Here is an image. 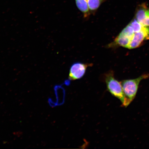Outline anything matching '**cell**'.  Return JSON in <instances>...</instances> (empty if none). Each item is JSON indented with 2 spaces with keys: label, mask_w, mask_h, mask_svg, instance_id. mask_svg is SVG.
Instances as JSON below:
<instances>
[{
  "label": "cell",
  "mask_w": 149,
  "mask_h": 149,
  "mask_svg": "<svg viewBox=\"0 0 149 149\" xmlns=\"http://www.w3.org/2000/svg\"><path fill=\"white\" fill-rule=\"evenodd\" d=\"M105 80L109 92L120 100L123 106L127 107L130 103L124 94L120 82L115 79L113 71H110L105 74Z\"/></svg>",
  "instance_id": "obj_1"
},
{
  "label": "cell",
  "mask_w": 149,
  "mask_h": 149,
  "mask_svg": "<svg viewBox=\"0 0 149 149\" xmlns=\"http://www.w3.org/2000/svg\"><path fill=\"white\" fill-rule=\"evenodd\" d=\"M148 77V74H145L137 79L125 80L120 82L124 94L130 103L135 97L140 82L141 80Z\"/></svg>",
  "instance_id": "obj_2"
},
{
  "label": "cell",
  "mask_w": 149,
  "mask_h": 149,
  "mask_svg": "<svg viewBox=\"0 0 149 149\" xmlns=\"http://www.w3.org/2000/svg\"><path fill=\"white\" fill-rule=\"evenodd\" d=\"M92 65V64L79 62L74 63L70 67L69 79L71 81H74L81 79L85 75L87 68Z\"/></svg>",
  "instance_id": "obj_3"
},
{
  "label": "cell",
  "mask_w": 149,
  "mask_h": 149,
  "mask_svg": "<svg viewBox=\"0 0 149 149\" xmlns=\"http://www.w3.org/2000/svg\"><path fill=\"white\" fill-rule=\"evenodd\" d=\"M149 39V27L144 26L142 30L134 33L127 48L134 49L141 45L144 40Z\"/></svg>",
  "instance_id": "obj_4"
},
{
  "label": "cell",
  "mask_w": 149,
  "mask_h": 149,
  "mask_svg": "<svg viewBox=\"0 0 149 149\" xmlns=\"http://www.w3.org/2000/svg\"><path fill=\"white\" fill-rule=\"evenodd\" d=\"M136 19L144 26L149 27V7L146 3L139 6L136 11Z\"/></svg>",
  "instance_id": "obj_5"
},
{
  "label": "cell",
  "mask_w": 149,
  "mask_h": 149,
  "mask_svg": "<svg viewBox=\"0 0 149 149\" xmlns=\"http://www.w3.org/2000/svg\"><path fill=\"white\" fill-rule=\"evenodd\" d=\"M76 6L83 14L84 17L88 18L91 14L87 0H75Z\"/></svg>",
  "instance_id": "obj_6"
},
{
  "label": "cell",
  "mask_w": 149,
  "mask_h": 149,
  "mask_svg": "<svg viewBox=\"0 0 149 149\" xmlns=\"http://www.w3.org/2000/svg\"><path fill=\"white\" fill-rule=\"evenodd\" d=\"M107 0H87L91 14L94 15L102 3Z\"/></svg>",
  "instance_id": "obj_7"
},
{
  "label": "cell",
  "mask_w": 149,
  "mask_h": 149,
  "mask_svg": "<svg viewBox=\"0 0 149 149\" xmlns=\"http://www.w3.org/2000/svg\"><path fill=\"white\" fill-rule=\"evenodd\" d=\"M129 24L133 28L135 33L139 32L142 30L144 27L139 23L136 19L132 20Z\"/></svg>",
  "instance_id": "obj_8"
}]
</instances>
